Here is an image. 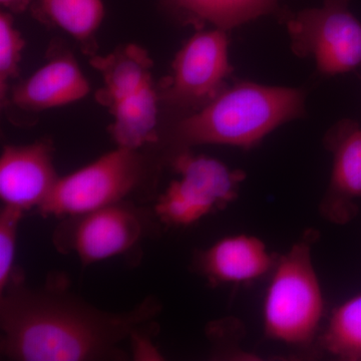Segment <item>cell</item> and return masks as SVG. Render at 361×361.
Here are the masks:
<instances>
[{"instance_id":"obj_19","label":"cell","mask_w":361,"mask_h":361,"mask_svg":"<svg viewBox=\"0 0 361 361\" xmlns=\"http://www.w3.org/2000/svg\"><path fill=\"white\" fill-rule=\"evenodd\" d=\"M189 20L212 23L225 30L222 0H164Z\"/></svg>"},{"instance_id":"obj_16","label":"cell","mask_w":361,"mask_h":361,"mask_svg":"<svg viewBox=\"0 0 361 361\" xmlns=\"http://www.w3.org/2000/svg\"><path fill=\"white\" fill-rule=\"evenodd\" d=\"M330 355L342 360H361V293L332 311L322 336Z\"/></svg>"},{"instance_id":"obj_4","label":"cell","mask_w":361,"mask_h":361,"mask_svg":"<svg viewBox=\"0 0 361 361\" xmlns=\"http://www.w3.org/2000/svg\"><path fill=\"white\" fill-rule=\"evenodd\" d=\"M145 171L144 159L137 149L118 147L77 172L59 178L39 212L71 217L125 203L141 188Z\"/></svg>"},{"instance_id":"obj_5","label":"cell","mask_w":361,"mask_h":361,"mask_svg":"<svg viewBox=\"0 0 361 361\" xmlns=\"http://www.w3.org/2000/svg\"><path fill=\"white\" fill-rule=\"evenodd\" d=\"M350 0H323L322 6L286 18L292 51L314 59L322 75L348 73L361 65V23Z\"/></svg>"},{"instance_id":"obj_2","label":"cell","mask_w":361,"mask_h":361,"mask_svg":"<svg viewBox=\"0 0 361 361\" xmlns=\"http://www.w3.org/2000/svg\"><path fill=\"white\" fill-rule=\"evenodd\" d=\"M301 90L242 82L222 90L202 110L175 128L179 146L218 144L248 149L303 114Z\"/></svg>"},{"instance_id":"obj_8","label":"cell","mask_w":361,"mask_h":361,"mask_svg":"<svg viewBox=\"0 0 361 361\" xmlns=\"http://www.w3.org/2000/svg\"><path fill=\"white\" fill-rule=\"evenodd\" d=\"M59 178L51 149L44 142L8 146L0 159V198L4 206L27 211L39 209L49 198Z\"/></svg>"},{"instance_id":"obj_7","label":"cell","mask_w":361,"mask_h":361,"mask_svg":"<svg viewBox=\"0 0 361 361\" xmlns=\"http://www.w3.org/2000/svg\"><path fill=\"white\" fill-rule=\"evenodd\" d=\"M227 30L197 32L183 47L173 63L168 97L179 106L208 104L222 90L232 73Z\"/></svg>"},{"instance_id":"obj_6","label":"cell","mask_w":361,"mask_h":361,"mask_svg":"<svg viewBox=\"0 0 361 361\" xmlns=\"http://www.w3.org/2000/svg\"><path fill=\"white\" fill-rule=\"evenodd\" d=\"M141 212L120 203L71 216L54 235L59 250L75 252L82 264L99 262L130 251L144 236Z\"/></svg>"},{"instance_id":"obj_9","label":"cell","mask_w":361,"mask_h":361,"mask_svg":"<svg viewBox=\"0 0 361 361\" xmlns=\"http://www.w3.org/2000/svg\"><path fill=\"white\" fill-rule=\"evenodd\" d=\"M326 142L334 163L323 208L334 222H348L355 215L356 201L361 198V126L342 121L329 130Z\"/></svg>"},{"instance_id":"obj_14","label":"cell","mask_w":361,"mask_h":361,"mask_svg":"<svg viewBox=\"0 0 361 361\" xmlns=\"http://www.w3.org/2000/svg\"><path fill=\"white\" fill-rule=\"evenodd\" d=\"M115 122L111 134L120 148L137 149L158 140L157 94L152 82L111 109Z\"/></svg>"},{"instance_id":"obj_13","label":"cell","mask_w":361,"mask_h":361,"mask_svg":"<svg viewBox=\"0 0 361 361\" xmlns=\"http://www.w3.org/2000/svg\"><path fill=\"white\" fill-rule=\"evenodd\" d=\"M92 65L104 78V87L97 94V101L110 110L152 82L151 59L137 45L129 44L106 58L92 59Z\"/></svg>"},{"instance_id":"obj_21","label":"cell","mask_w":361,"mask_h":361,"mask_svg":"<svg viewBox=\"0 0 361 361\" xmlns=\"http://www.w3.org/2000/svg\"><path fill=\"white\" fill-rule=\"evenodd\" d=\"M32 1V0H0L2 6L14 13H21V11H25L26 7L30 6Z\"/></svg>"},{"instance_id":"obj_18","label":"cell","mask_w":361,"mask_h":361,"mask_svg":"<svg viewBox=\"0 0 361 361\" xmlns=\"http://www.w3.org/2000/svg\"><path fill=\"white\" fill-rule=\"evenodd\" d=\"M23 211L2 206L0 212V291L6 288L14 274L16 237Z\"/></svg>"},{"instance_id":"obj_1","label":"cell","mask_w":361,"mask_h":361,"mask_svg":"<svg viewBox=\"0 0 361 361\" xmlns=\"http://www.w3.org/2000/svg\"><path fill=\"white\" fill-rule=\"evenodd\" d=\"M0 296V348L9 360L123 358L118 344L159 310L156 301L147 300L128 312H104L61 288H27L16 273Z\"/></svg>"},{"instance_id":"obj_10","label":"cell","mask_w":361,"mask_h":361,"mask_svg":"<svg viewBox=\"0 0 361 361\" xmlns=\"http://www.w3.org/2000/svg\"><path fill=\"white\" fill-rule=\"evenodd\" d=\"M274 265L264 242L247 234L220 239L200 257L202 271L214 283H248L264 276Z\"/></svg>"},{"instance_id":"obj_12","label":"cell","mask_w":361,"mask_h":361,"mask_svg":"<svg viewBox=\"0 0 361 361\" xmlns=\"http://www.w3.org/2000/svg\"><path fill=\"white\" fill-rule=\"evenodd\" d=\"M180 186L211 211L229 205L238 196L245 175L205 156L180 151L173 161Z\"/></svg>"},{"instance_id":"obj_15","label":"cell","mask_w":361,"mask_h":361,"mask_svg":"<svg viewBox=\"0 0 361 361\" xmlns=\"http://www.w3.org/2000/svg\"><path fill=\"white\" fill-rule=\"evenodd\" d=\"M35 13L80 42L92 39L104 18L102 0H37Z\"/></svg>"},{"instance_id":"obj_17","label":"cell","mask_w":361,"mask_h":361,"mask_svg":"<svg viewBox=\"0 0 361 361\" xmlns=\"http://www.w3.org/2000/svg\"><path fill=\"white\" fill-rule=\"evenodd\" d=\"M25 42L13 25L8 13H0V90L1 99L6 101L7 82L18 75V61Z\"/></svg>"},{"instance_id":"obj_11","label":"cell","mask_w":361,"mask_h":361,"mask_svg":"<svg viewBox=\"0 0 361 361\" xmlns=\"http://www.w3.org/2000/svg\"><path fill=\"white\" fill-rule=\"evenodd\" d=\"M90 85L70 54L51 59L13 92V102L21 109L42 111L87 96Z\"/></svg>"},{"instance_id":"obj_3","label":"cell","mask_w":361,"mask_h":361,"mask_svg":"<svg viewBox=\"0 0 361 361\" xmlns=\"http://www.w3.org/2000/svg\"><path fill=\"white\" fill-rule=\"evenodd\" d=\"M324 312V297L311 257L301 241L273 267L263 302V326L273 341L303 345L314 338Z\"/></svg>"},{"instance_id":"obj_20","label":"cell","mask_w":361,"mask_h":361,"mask_svg":"<svg viewBox=\"0 0 361 361\" xmlns=\"http://www.w3.org/2000/svg\"><path fill=\"white\" fill-rule=\"evenodd\" d=\"M279 0H222L225 30L242 25L276 8Z\"/></svg>"}]
</instances>
